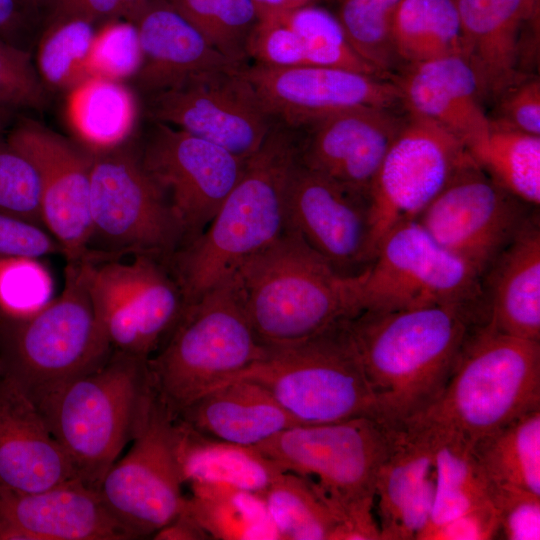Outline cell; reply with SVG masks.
Here are the masks:
<instances>
[{"label": "cell", "instance_id": "1", "mask_svg": "<svg viewBox=\"0 0 540 540\" xmlns=\"http://www.w3.org/2000/svg\"><path fill=\"white\" fill-rule=\"evenodd\" d=\"M484 322L456 306L361 311L349 329L381 419L423 412L445 387L467 341Z\"/></svg>", "mask_w": 540, "mask_h": 540}, {"label": "cell", "instance_id": "22", "mask_svg": "<svg viewBox=\"0 0 540 540\" xmlns=\"http://www.w3.org/2000/svg\"><path fill=\"white\" fill-rule=\"evenodd\" d=\"M434 495L431 432L411 423L390 425L389 446L374 492L381 540L416 539L430 520Z\"/></svg>", "mask_w": 540, "mask_h": 540}, {"label": "cell", "instance_id": "29", "mask_svg": "<svg viewBox=\"0 0 540 540\" xmlns=\"http://www.w3.org/2000/svg\"><path fill=\"white\" fill-rule=\"evenodd\" d=\"M176 418L209 437L247 446L299 425L268 390L243 379L206 392Z\"/></svg>", "mask_w": 540, "mask_h": 540}, {"label": "cell", "instance_id": "20", "mask_svg": "<svg viewBox=\"0 0 540 540\" xmlns=\"http://www.w3.org/2000/svg\"><path fill=\"white\" fill-rule=\"evenodd\" d=\"M404 117L360 107L313 119L298 128V161L369 198L378 169Z\"/></svg>", "mask_w": 540, "mask_h": 540}, {"label": "cell", "instance_id": "27", "mask_svg": "<svg viewBox=\"0 0 540 540\" xmlns=\"http://www.w3.org/2000/svg\"><path fill=\"white\" fill-rule=\"evenodd\" d=\"M405 66L392 80L408 113L433 121L465 147L486 131L490 118L477 78L462 55Z\"/></svg>", "mask_w": 540, "mask_h": 540}, {"label": "cell", "instance_id": "19", "mask_svg": "<svg viewBox=\"0 0 540 540\" xmlns=\"http://www.w3.org/2000/svg\"><path fill=\"white\" fill-rule=\"evenodd\" d=\"M270 115L298 129L318 117L346 109H393L402 104L394 81L350 69L323 66L241 68Z\"/></svg>", "mask_w": 540, "mask_h": 540}, {"label": "cell", "instance_id": "8", "mask_svg": "<svg viewBox=\"0 0 540 540\" xmlns=\"http://www.w3.org/2000/svg\"><path fill=\"white\" fill-rule=\"evenodd\" d=\"M239 379L263 386L299 425L359 417L383 421L354 344L349 319L298 344L269 349L263 359L225 383Z\"/></svg>", "mask_w": 540, "mask_h": 540}, {"label": "cell", "instance_id": "10", "mask_svg": "<svg viewBox=\"0 0 540 540\" xmlns=\"http://www.w3.org/2000/svg\"><path fill=\"white\" fill-rule=\"evenodd\" d=\"M389 440V424L359 417L296 425L256 447L283 471L308 479L338 522L351 511L374 506L376 476Z\"/></svg>", "mask_w": 540, "mask_h": 540}, {"label": "cell", "instance_id": "15", "mask_svg": "<svg viewBox=\"0 0 540 540\" xmlns=\"http://www.w3.org/2000/svg\"><path fill=\"white\" fill-rule=\"evenodd\" d=\"M241 68L202 71L150 95V117L248 159L276 120Z\"/></svg>", "mask_w": 540, "mask_h": 540}, {"label": "cell", "instance_id": "2", "mask_svg": "<svg viewBox=\"0 0 540 540\" xmlns=\"http://www.w3.org/2000/svg\"><path fill=\"white\" fill-rule=\"evenodd\" d=\"M232 271L251 327L268 349L303 342L360 312L358 275L340 274L288 228Z\"/></svg>", "mask_w": 540, "mask_h": 540}, {"label": "cell", "instance_id": "30", "mask_svg": "<svg viewBox=\"0 0 540 540\" xmlns=\"http://www.w3.org/2000/svg\"><path fill=\"white\" fill-rule=\"evenodd\" d=\"M183 482L222 483L263 495L283 470L256 446L204 435L176 418Z\"/></svg>", "mask_w": 540, "mask_h": 540}, {"label": "cell", "instance_id": "25", "mask_svg": "<svg viewBox=\"0 0 540 540\" xmlns=\"http://www.w3.org/2000/svg\"><path fill=\"white\" fill-rule=\"evenodd\" d=\"M128 20L142 54L135 78L149 95L202 71L243 67L217 51L168 0H151Z\"/></svg>", "mask_w": 540, "mask_h": 540}, {"label": "cell", "instance_id": "41", "mask_svg": "<svg viewBox=\"0 0 540 540\" xmlns=\"http://www.w3.org/2000/svg\"><path fill=\"white\" fill-rule=\"evenodd\" d=\"M89 290L96 320L111 348L149 359L138 316L116 272L114 261H92Z\"/></svg>", "mask_w": 540, "mask_h": 540}, {"label": "cell", "instance_id": "28", "mask_svg": "<svg viewBox=\"0 0 540 540\" xmlns=\"http://www.w3.org/2000/svg\"><path fill=\"white\" fill-rule=\"evenodd\" d=\"M491 329L540 342V227L534 213L482 278Z\"/></svg>", "mask_w": 540, "mask_h": 540}, {"label": "cell", "instance_id": "46", "mask_svg": "<svg viewBox=\"0 0 540 540\" xmlns=\"http://www.w3.org/2000/svg\"><path fill=\"white\" fill-rule=\"evenodd\" d=\"M44 103V86L31 52L0 39V104L18 111L41 110Z\"/></svg>", "mask_w": 540, "mask_h": 540}, {"label": "cell", "instance_id": "23", "mask_svg": "<svg viewBox=\"0 0 540 540\" xmlns=\"http://www.w3.org/2000/svg\"><path fill=\"white\" fill-rule=\"evenodd\" d=\"M80 480L28 395L0 372V489L35 492Z\"/></svg>", "mask_w": 540, "mask_h": 540}, {"label": "cell", "instance_id": "16", "mask_svg": "<svg viewBox=\"0 0 540 540\" xmlns=\"http://www.w3.org/2000/svg\"><path fill=\"white\" fill-rule=\"evenodd\" d=\"M246 160L158 121H154L140 156L144 169L166 194L184 230V246L210 224L240 178Z\"/></svg>", "mask_w": 540, "mask_h": 540}, {"label": "cell", "instance_id": "43", "mask_svg": "<svg viewBox=\"0 0 540 540\" xmlns=\"http://www.w3.org/2000/svg\"><path fill=\"white\" fill-rule=\"evenodd\" d=\"M36 259L0 256V315H29L52 300L53 279Z\"/></svg>", "mask_w": 540, "mask_h": 540}, {"label": "cell", "instance_id": "4", "mask_svg": "<svg viewBox=\"0 0 540 540\" xmlns=\"http://www.w3.org/2000/svg\"><path fill=\"white\" fill-rule=\"evenodd\" d=\"M537 409L540 342L483 325L467 341L438 397L403 423L447 431L473 444Z\"/></svg>", "mask_w": 540, "mask_h": 540}, {"label": "cell", "instance_id": "5", "mask_svg": "<svg viewBox=\"0 0 540 540\" xmlns=\"http://www.w3.org/2000/svg\"><path fill=\"white\" fill-rule=\"evenodd\" d=\"M268 352L251 327L231 271L185 307L161 350L147 360L148 377L177 417Z\"/></svg>", "mask_w": 540, "mask_h": 540}, {"label": "cell", "instance_id": "37", "mask_svg": "<svg viewBox=\"0 0 540 540\" xmlns=\"http://www.w3.org/2000/svg\"><path fill=\"white\" fill-rule=\"evenodd\" d=\"M392 43L405 65L462 55L455 0H401L393 19Z\"/></svg>", "mask_w": 540, "mask_h": 540}, {"label": "cell", "instance_id": "13", "mask_svg": "<svg viewBox=\"0 0 540 540\" xmlns=\"http://www.w3.org/2000/svg\"><path fill=\"white\" fill-rule=\"evenodd\" d=\"M473 159L452 133L407 112L369 191L373 258L395 226L416 220Z\"/></svg>", "mask_w": 540, "mask_h": 540}, {"label": "cell", "instance_id": "36", "mask_svg": "<svg viewBox=\"0 0 540 540\" xmlns=\"http://www.w3.org/2000/svg\"><path fill=\"white\" fill-rule=\"evenodd\" d=\"M472 449L490 483L540 495V409L481 437Z\"/></svg>", "mask_w": 540, "mask_h": 540}, {"label": "cell", "instance_id": "51", "mask_svg": "<svg viewBox=\"0 0 540 540\" xmlns=\"http://www.w3.org/2000/svg\"><path fill=\"white\" fill-rule=\"evenodd\" d=\"M44 0H0V39L29 51L36 38Z\"/></svg>", "mask_w": 540, "mask_h": 540}, {"label": "cell", "instance_id": "7", "mask_svg": "<svg viewBox=\"0 0 540 540\" xmlns=\"http://www.w3.org/2000/svg\"><path fill=\"white\" fill-rule=\"evenodd\" d=\"M149 385L147 360L115 351L36 405L86 485L98 489L131 439Z\"/></svg>", "mask_w": 540, "mask_h": 540}, {"label": "cell", "instance_id": "3", "mask_svg": "<svg viewBox=\"0 0 540 540\" xmlns=\"http://www.w3.org/2000/svg\"><path fill=\"white\" fill-rule=\"evenodd\" d=\"M297 159L298 130L276 121L204 232L169 258L186 306L285 231Z\"/></svg>", "mask_w": 540, "mask_h": 540}, {"label": "cell", "instance_id": "48", "mask_svg": "<svg viewBox=\"0 0 540 540\" xmlns=\"http://www.w3.org/2000/svg\"><path fill=\"white\" fill-rule=\"evenodd\" d=\"M499 117L507 125L540 136V82L525 77L507 89L496 101Z\"/></svg>", "mask_w": 540, "mask_h": 540}, {"label": "cell", "instance_id": "26", "mask_svg": "<svg viewBox=\"0 0 540 540\" xmlns=\"http://www.w3.org/2000/svg\"><path fill=\"white\" fill-rule=\"evenodd\" d=\"M462 56L473 70L484 102H495L526 76L520 72L523 23L535 15L531 0H455Z\"/></svg>", "mask_w": 540, "mask_h": 540}, {"label": "cell", "instance_id": "24", "mask_svg": "<svg viewBox=\"0 0 540 540\" xmlns=\"http://www.w3.org/2000/svg\"><path fill=\"white\" fill-rule=\"evenodd\" d=\"M247 52L267 66L337 67L383 77L351 47L337 15L315 3L260 17Z\"/></svg>", "mask_w": 540, "mask_h": 540}, {"label": "cell", "instance_id": "6", "mask_svg": "<svg viewBox=\"0 0 540 540\" xmlns=\"http://www.w3.org/2000/svg\"><path fill=\"white\" fill-rule=\"evenodd\" d=\"M92 261H68L61 295L38 311L0 315V372L35 405L109 357L89 290Z\"/></svg>", "mask_w": 540, "mask_h": 540}, {"label": "cell", "instance_id": "34", "mask_svg": "<svg viewBox=\"0 0 540 540\" xmlns=\"http://www.w3.org/2000/svg\"><path fill=\"white\" fill-rule=\"evenodd\" d=\"M425 428L432 434L435 463L433 509L424 528L428 529L489 501L490 481L470 442L447 431Z\"/></svg>", "mask_w": 540, "mask_h": 540}, {"label": "cell", "instance_id": "14", "mask_svg": "<svg viewBox=\"0 0 540 540\" xmlns=\"http://www.w3.org/2000/svg\"><path fill=\"white\" fill-rule=\"evenodd\" d=\"M535 207L494 182L474 160L462 168L416 221L443 248L483 278Z\"/></svg>", "mask_w": 540, "mask_h": 540}, {"label": "cell", "instance_id": "44", "mask_svg": "<svg viewBox=\"0 0 540 540\" xmlns=\"http://www.w3.org/2000/svg\"><path fill=\"white\" fill-rule=\"evenodd\" d=\"M0 214L43 224L40 185L31 162L0 133Z\"/></svg>", "mask_w": 540, "mask_h": 540}, {"label": "cell", "instance_id": "12", "mask_svg": "<svg viewBox=\"0 0 540 540\" xmlns=\"http://www.w3.org/2000/svg\"><path fill=\"white\" fill-rule=\"evenodd\" d=\"M132 446L103 477L98 491L135 538L154 535L181 512L184 483L177 459L176 417L151 384L141 401Z\"/></svg>", "mask_w": 540, "mask_h": 540}, {"label": "cell", "instance_id": "50", "mask_svg": "<svg viewBox=\"0 0 540 540\" xmlns=\"http://www.w3.org/2000/svg\"><path fill=\"white\" fill-rule=\"evenodd\" d=\"M62 252L59 243L40 226L0 214V256L38 258Z\"/></svg>", "mask_w": 540, "mask_h": 540}, {"label": "cell", "instance_id": "32", "mask_svg": "<svg viewBox=\"0 0 540 540\" xmlns=\"http://www.w3.org/2000/svg\"><path fill=\"white\" fill-rule=\"evenodd\" d=\"M183 509L209 539L281 540L262 495L222 483H191Z\"/></svg>", "mask_w": 540, "mask_h": 540}, {"label": "cell", "instance_id": "33", "mask_svg": "<svg viewBox=\"0 0 540 540\" xmlns=\"http://www.w3.org/2000/svg\"><path fill=\"white\" fill-rule=\"evenodd\" d=\"M466 149L499 186L530 206L539 207L540 136L490 118L486 131Z\"/></svg>", "mask_w": 540, "mask_h": 540}, {"label": "cell", "instance_id": "40", "mask_svg": "<svg viewBox=\"0 0 540 540\" xmlns=\"http://www.w3.org/2000/svg\"><path fill=\"white\" fill-rule=\"evenodd\" d=\"M222 55L245 66L259 21L252 0H168Z\"/></svg>", "mask_w": 540, "mask_h": 540}, {"label": "cell", "instance_id": "21", "mask_svg": "<svg viewBox=\"0 0 540 540\" xmlns=\"http://www.w3.org/2000/svg\"><path fill=\"white\" fill-rule=\"evenodd\" d=\"M133 533L81 480L35 492L0 489V540H126Z\"/></svg>", "mask_w": 540, "mask_h": 540}, {"label": "cell", "instance_id": "18", "mask_svg": "<svg viewBox=\"0 0 540 540\" xmlns=\"http://www.w3.org/2000/svg\"><path fill=\"white\" fill-rule=\"evenodd\" d=\"M286 228L344 276H356L373 260L369 198L297 162L286 196Z\"/></svg>", "mask_w": 540, "mask_h": 540}, {"label": "cell", "instance_id": "55", "mask_svg": "<svg viewBox=\"0 0 540 540\" xmlns=\"http://www.w3.org/2000/svg\"><path fill=\"white\" fill-rule=\"evenodd\" d=\"M535 5L538 6V0H531Z\"/></svg>", "mask_w": 540, "mask_h": 540}, {"label": "cell", "instance_id": "31", "mask_svg": "<svg viewBox=\"0 0 540 540\" xmlns=\"http://www.w3.org/2000/svg\"><path fill=\"white\" fill-rule=\"evenodd\" d=\"M131 90L120 81L90 76L69 90L66 116L90 153L124 145L137 116Z\"/></svg>", "mask_w": 540, "mask_h": 540}, {"label": "cell", "instance_id": "11", "mask_svg": "<svg viewBox=\"0 0 540 540\" xmlns=\"http://www.w3.org/2000/svg\"><path fill=\"white\" fill-rule=\"evenodd\" d=\"M91 154L92 258L132 253L169 259L185 245L184 230L166 194L140 157L124 145Z\"/></svg>", "mask_w": 540, "mask_h": 540}, {"label": "cell", "instance_id": "35", "mask_svg": "<svg viewBox=\"0 0 540 540\" xmlns=\"http://www.w3.org/2000/svg\"><path fill=\"white\" fill-rule=\"evenodd\" d=\"M114 266L138 316L150 358L186 307L182 290L155 256L138 254L133 262L114 261Z\"/></svg>", "mask_w": 540, "mask_h": 540}, {"label": "cell", "instance_id": "9", "mask_svg": "<svg viewBox=\"0 0 540 540\" xmlns=\"http://www.w3.org/2000/svg\"><path fill=\"white\" fill-rule=\"evenodd\" d=\"M358 304L360 312L456 306L487 323L481 276L416 220L382 238L373 260L358 274Z\"/></svg>", "mask_w": 540, "mask_h": 540}, {"label": "cell", "instance_id": "38", "mask_svg": "<svg viewBox=\"0 0 540 540\" xmlns=\"http://www.w3.org/2000/svg\"><path fill=\"white\" fill-rule=\"evenodd\" d=\"M262 496L281 540H330L336 518L305 477L283 471Z\"/></svg>", "mask_w": 540, "mask_h": 540}, {"label": "cell", "instance_id": "47", "mask_svg": "<svg viewBox=\"0 0 540 540\" xmlns=\"http://www.w3.org/2000/svg\"><path fill=\"white\" fill-rule=\"evenodd\" d=\"M490 501L498 516V538L540 539V495L490 483Z\"/></svg>", "mask_w": 540, "mask_h": 540}, {"label": "cell", "instance_id": "49", "mask_svg": "<svg viewBox=\"0 0 540 540\" xmlns=\"http://www.w3.org/2000/svg\"><path fill=\"white\" fill-rule=\"evenodd\" d=\"M499 522L489 500L432 528L422 530L416 540H490L498 538Z\"/></svg>", "mask_w": 540, "mask_h": 540}, {"label": "cell", "instance_id": "17", "mask_svg": "<svg viewBox=\"0 0 540 540\" xmlns=\"http://www.w3.org/2000/svg\"><path fill=\"white\" fill-rule=\"evenodd\" d=\"M7 140L37 173L43 225L63 254L68 261L90 257L92 154L26 117L12 124Z\"/></svg>", "mask_w": 540, "mask_h": 540}, {"label": "cell", "instance_id": "52", "mask_svg": "<svg viewBox=\"0 0 540 540\" xmlns=\"http://www.w3.org/2000/svg\"><path fill=\"white\" fill-rule=\"evenodd\" d=\"M151 0H51L52 20L79 18L97 20L129 19Z\"/></svg>", "mask_w": 540, "mask_h": 540}, {"label": "cell", "instance_id": "53", "mask_svg": "<svg viewBox=\"0 0 540 540\" xmlns=\"http://www.w3.org/2000/svg\"><path fill=\"white\" fill-rule=\"evenodd\" d=\"M153 538L158 540L209 539L200 525L183 508L177 517L158 530Z\"/></svg>", "mask_w": 540, "mask_h": 540}, {"label": "cell", "instance_id": "45", "mask_svg": "<svg viewBox=\"0 0 540 540\" xmlns=\"http://www.w3.org/2000/svg\"><path fill=\"white\" fill-rule=\"evenodd\" d=\"M141 62L138 33L130 20H108L96 30L88 60L89 77L122 82L136 76Z\"/></svg>", "mask_w": 540, "mask_h": 540}, {"label": "cell", "instance_id": "39", "mask_svg": "<svg viewBox=\"0 0 540 540\" xmlns=\"http://www.w3.org/2000/svg\"><path fill=\"white\" fill-rule=\"evenodd\" d=\"M93 24L79 18L51 20L37 48L35 67L43 86L70 90L89 77Z\"/></svg>", "mask_w": 540, "mask_h": 540}, {"label": "cell", "instance_id": "42", "mask_svg": "<svg viewBox=\"0 0 540 540\" xmlns=\"http://www.w3.org/2000/svg\"><path fill=\"white\" fill-rule=\"evenodd\" d=\"M401 0H341L337 17L354 51L381 76L398 62L392 24Z\"/></svg>", "mask_w": 540, "mask_h": 540}, {"label": "cell", "instance_id": "54", "mask_svg": "<svg viewBox=\"0 0 540 540\" xmlns=\"http://www.w3.org/2000/svg\"><path fill=\"white\" fill-rule=\"evenodd\" d=\"M16 112V110L0 104V133H3L7 127L12 126Z\"/></svg>", "mask_w": 540, "mask_h": 540}]
</instances>
